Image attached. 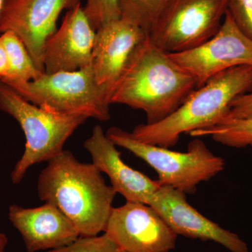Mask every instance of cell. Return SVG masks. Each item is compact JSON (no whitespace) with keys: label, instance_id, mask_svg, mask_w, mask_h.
Returning a JSON list of instances; mask_svg holds the SVG:
<instances>
[{"label":"cell","instance_id":"cell-1","mask_svg":"<svg viewBox=\"0 0 252 252\" xmlns=\"http://www.w3.org/2000/svg\"><path fill=\"white\" fill-rule=\"evenodd\" d=\"M198 88L196 80L146 36L132 53L109 94V103L143 111L147 124L175 112Z\"/></svg>","mask_w":252,"mask_h":252},{"label":"cell","instance_id":"cell-12","mask_svg":"<svg viewBox=\"0 0 252 252\" xmlns=\"http://www.w3.org/2000/svg\"><path fill=\"white\" fill-rule=\"evenodd\" d=\"M95 34L81 4L68 10L61 27L44 44V72H74L91 66Z\"/></svg>","mask_w":252,"mask_h":252},{"label":"cell","instance_id":"cell-20","mask_svg":"<svg viewBox=\"0 0 252 252\" xmlns=\"http://www.w3.org/2000/svg\"><path fill=\"white\" fill-rule=\"evenodd\" d=\"M44 252H119V250L104 233L95 236H80L69 245Z\"/></svg>","mask_w":252,"mask_h":252},{"label":"cell","instance_id":"cell-7","mask_svg":"<svg viewBox=\"0 0 252 252\" xmlns=\"http://www.w3.org/2000/svg\"><path fill=\"white\" fill-rule=\"evenodd\" d=\"M228 4V0H170L147 35L168 54L195 49L220 30Z\"/></svg>","mask_w":252,"mask_h":252},{"label":"cell","instance_id":"cell-24","mask_svg":"<svg viewBox=\"0 0 252 252\" xmlns=\"http://www.w3.org/2000/svg\"><path fill=\"white\" fill-rule=\"evenodd\" d=\"M8 244L7 236L0 231V252H5Z\"/></svg>","mask_w":252,"mask_h":252},{"label":"cell","instance_id":"cell-6","mask_svg":"<svg viewBox=\"0 0 252 252\" xmlns=\"http://www.w3.org/2000/svg\"><path fill=\"white\" fill-rule=\"evenodd\" d=\"M9 86L28 102L51 112L101 122L111 118L108 94L96 81L91 65L74 72H44L35 80Z\"/></svg>","mask_w":252,"mask_h":252},{"label":"cell","instance_id":"cell-15","mask_svg":"<svg viewBox=\"0 0 252 252\" xmlns=\"http://www.w3.org/2000/svg\"><path fill=\"white\" fill-rule=\"evenodd\" d=\"M84 147L91 154L93 163L108 176L112 188L126 201L147 205L151 197L160 188L157 180L132 168L122 160L117 146L104 133L102 126H94Z\"/></svg>","mask_w":252,"mask_h":252},{"label":"cell","instance_id":"cell-21","mask_svg":"<svg viewBox=\"0 0 252 252\" xmlns=\"http://www.w3.org/2000/svg\"><path fill=\"white\" fill-rule=\"evenodd\" d=\"M227 11L239 29L252 40V0H228Z\"/></svg>","mask_w":252,"mask_h":252},{"label":"cell","instance_id":"cell-22","mask_svg":"<svg viewBox=\"0 0 252 252\" xmlns=\"http://www.w3.org/2000/svg\"><path fill=\"white\" fill-rule=\"evenodd\" d=\"M252 115V92L239 96L233 100L221 122Z\"/></svg>","mask_w":252,"mask_h":252},{"label":"cell","instance_id":"cell-25","mask_svg":"<svg viewBox=\"0 0 252 252\" xmlns=\"http://www.w3.org/2000/svg\"><path fill=\"white\" fill-rule=\"evenodd\" d=\"M3 2H4V0H0V11H1V7H2Z\"/></svg>","mask_w":252,"mask_h":252},{"label":"cell","instance_id":"cell-8","mask_svg":"<svg viewBox=\"0 0 252 252\" xmlns=\"http://www.w3.org/2000/svg\"><path fill=\"white\" fill-rule=\"evenodd\" d=\"M169 54L195 78L199 88L219 73L237 66L252 65V40L239 29L227 11L211 39L195 49Z\"/></svg>","mask_w":252,"mask_h":252},{"label":"cell","instance_id":"cell-19","mask_svg":"<svg viewBox=\"0 0 252 252\" xmlns=\"http://www.w3.org/2000/svg\"><path fill=\"white\" fill-rule=\"evenodd\" d=\"M84 11L95 31L107 23L121 18L119 0H86Z\"/></svg>","mask_w":252,"mask_h":252},{"label":"cell","instance_id":"cell-2","mask_svg":"<svg viewBox=\"0 0 252 252\" xmlns=\"http://www.w3.org/2000/svg\"><path fill=\"white\" fill-rule=\"evenodd\" d=\"M47 162L38 177L39 198L58 207L80 236L104 232L117 193L106 184L102 172L93 162L79 161L68 150Z\"/></svg>","mask_w":252,"mask_h":252},{"label":"cell","instance_id":"cell-3","mask_svg":"<svg viewBox=\"0 0 252 252\" xmlns=\"http://www.w3.org/2000/svg\"><path fill=\"white\" fill-rule=\"evenodd\" d=\"M252 92V65L223 71L197 88L175 112L160 122L136 126L135 140L169 148L184 134L208 128L221 122L235 99Z\"/></svg>","mask_w":252,"mask_h":252},{"label":"cell","instance_id":"cell-23","mask_svg":"<svg viewBox=\"0 0 252 252\" xmlns=\"http://www.w3.org/2000/svg\"><path fill=\"white\" fill-rule=\"evenodd\" d=\"M9 69L7 54L4 44L0 37V80H3L7 77Z\"/></svg>","mask_w":252,"mask_h":252},{"label":"cell","instance_id":"cell-11","mask_svg":"<svg viewBox=\"0 0 252 252\" xmlns=\"http://www.w3.org/2000/svg\"><path fill=\"white\" fill-rule=\"evenodd\" d=\"M177 235L220 244L230 252H250L238 235L220 227L189 205L186 193L160 186L148 203Z\"/></svg>","mask_w":252,"mask_h":252},{"label":"cell","instance_id":"cell-17","mask_svg":"<svg viewBox=\"0 0 252 252\" xmlns=\"http://www.w3.org/2000/svg\"><path fill=\"white\" fill-rule=\"evenodd\" d=\"M191 137L210 136L215 142L234 148L252 147V115L228 119L208 128L193 131Z\"/></svg>","mask_w":252,"mask_h":252},{"label":"cell","instance_id":"cell-16","mask_svg":"<svg viewBox=\"0 0 252 252\" xmlns=\"http://www.w3.org/2000/svg\"><path fill=\"white\" fill-rule=\"evenodd\" d=\"M0 37L6 49L9 67L7 77L1 81L10 85L35 80L40 77L44 72L36 68L26 46L16 34L5 32Z\"/></svg>","mask_w":252,"mask_h":252},{"label":"cell","instance_id":"cell-5","mask_svg":"<svg viewBox=\"0 0 252 252\" xmlns=\"http://www.w3.org/2000/svg\"><path fill=\"white\" fill-rule=\"evenodd\" d=\"M106 135L116 145L130 151L150 165L157 172L160 186L186 194L195 193L199 184L224 170V159L212 153L198 137L189 143L187 152H180L144 143L117 127H111Z\"/></svg>","mask_w":252,"mask_h":252},{"label":"cell","instance_id":"cell-4","mask_svg":"<svg viewBox=\"0 0 252 252\" xmlns=\"http://www.w3.org/2000/svg\"><path fill=\"white\" fill-rule=\"evenodd\" d=\"M0 110L14 118L26 137L24 153L11 174L14 185L22 182L32 165L48 162L62 153L68 139L87 120L79 116L57 114L31 103L1 80Z\"/></svg>","mask_w":252,"mask_h":252},{"label":"cell","instance_id":"cell-14","mask_svg":"<svg viewBox=\"0 0 252 252\" xmlns=\"http://www.w3.org/2000/svg\"><path fill=\"white\" fill-rule=\"evenodd\" d=\"M8 216L22 237L28 252L62 248L80 237L72 222L51 203L32 208L14 204L9 207Z\"/></svg>","mask_w":252,"mask_h":252},{"label":"cell","instance_id":"cell-10","mask_svg":"<svg viewBox=\"0 0 252 252\" xmlns=\"http://www.w3.org/2000/svg\"><path fill=\"white\" fill-rule=\"evenodd\" d=\"M81 0H4L0 11V34L11 31L26 46L36 68L44 72L43 52L48 38L57 30L63 10Z\"/></svg>","mask_w":252,"mask_h":252},{"label":"cell","instance_id":"cell-26","mask_svg":"<svg viewBox=\"0 0 252 252\" xmlns=\"http://www.w3.org/2000/svg\"><path fill=\"white\" fill-rule=\"evenodd\" d=\"M119 252H125L119 251Z\"/></svg>","mask_w":252,"mask_h":252},{"label":"cell","instance_id":"cell-18","mask_svg":"<svg viewBox=\"0 0 252 252\" xmlns=\"http://www.w3.org/2000/svg\"><path fill=\"white\" fill-rule=\"evenodd\" d=\"M170 0H119L121 18L135 23L148 34Z\"/></svg>","mask_w":252,"mask_h":252},{"label":"cell","instance_id":"cell-13","mask_svg":"<svg viewBox=\"0 0 252 252\" xmlns=\"http://www.w3.org/2000/svg\"><path fill=\"white\" fill-rule=\"evenodd\" d=\"M147 35L143 29L122 18L96 31L91 66L109 99L131 54Z\"/></svg>","mask_w":252,"mask_h":252},{"label":"cell","instance_id":"cell-9","mask_svg":"<svg viewBox=\"0 0 252 252\" xmlns=\"http://www.w3.org/2000/svg\"><path fill=\"white\" fill-rule=\"evenodd\" d=\"M104 233L125 252H170L178 237L153 207L127 201L113 207Z\"/></svg>","mask_w":252,"mask_h":252}]
</instances>
